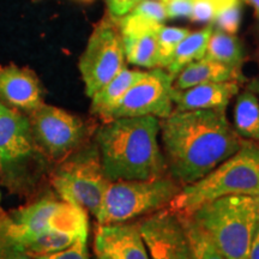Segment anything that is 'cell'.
I'll return each instance as SVG.
<instances>
[{
	"label": "cell",
	"mask_w": 259,
	"mask_h": 259,
	"mask_svg": "<svg viewBox=\"0 0 259 259\" xmlns=\"http://www.w3.org/2000/svg\"><path fill=\"white\" fill-rule=\"evenodd\" d=\"M205 58L225 64L232 69L242 71L246 52L240 38L235 34L213 30L210 35Z\"/></svg>",
	"instance_id": "ffe728a7"
},
{
	"label": "cell",
	"mask_w": 259,
	"mask_h": 259,
	"mask_svg": "<svg viewBox=\"0 0 259 259\" xmlns=\"http://www.w3.org/2000/svg\"><path fill=\"white\" fill-rule=\"evenodd\" d=\"M198 225L226 259H248L259 226V196H226L186 213Z\"/></svg>",
	"instance_id": "277c9868"
},
{
	"label": "cell",
	"mask_w": 259,
	"mask_h": 259,
	"mask_svg": "<svg viewBox=\"0 0 259 259\" xmlns=\"http://www.w3.org/2000/svg\"><path fill=\"white\" fill-rule=\"evenodd\" d=\"M241 83L236 80L219 83H205L186 89L171 90L174 111H202L219 109L226 111L232 99L240 92Z\"/></svg>",
	"instance_id": "9a60e30c"
},
{
	"label": "cell",
	"mask_w": 259,
	"mask_h": 259,
	"mask_svg": "<svg viewBox=\"0 0 259 259\" xmlns=\"http://www.w3.org/2000/svg\"><path fill=\"white\" fill-rule=\"evenodd\" d=\"M94 250L112 259H150L138 222L111 223L96 227Z\"/></svg>",
	"instance_id": "5bb4252c"
},
{
	"label": "cell",
	"mask_w": 259,
	"mask_h": 259,
	"mask_svg": "<svg viewBox=\"0 0 259 259\" xmlns=\"http://www.w3.org/2000/svg\"><path fill=\"white\" fill-rule=\"evenodd\" d=\"M139 2H142V0H139Z\"/></svg>",
	"instance_id": "f35d334b"
},
{
	"label": "cell",
	"mask_w": 259,
	"mask_h": 259,
	"mask_svg": "<svg viewBox=\"0 0 259 259\" xmlns=\"http://www.w3.org/2000/svg\"><path fill=\"white\" fill-rule=\"evenodd\" d=\"M0 259H34L19 246L0 235Z\"/></svg>",
	"instance_id": "4316f807"
},
{
	"label": "cell",
	"mask_w": 259,
	"mask_h": 259,
	"mask_svg": "<svg viewBox=\"0 0 259 259\" xmlns=\"http://www.w3.org/2000/svg\"><path fill=\"white\" fill-rule=\"evenodd\" d=\"M257 231H259V226H258V229H257Z\"/></svg>",
	"instance_id": "8d00e7d4"
},
{
	"label": "cell",
	"mask_w": 259,
	"mask_h": 259,
	"mask_svg": "<svg viewBox=\"0 0 259 259\" xmlns=\"http://www.w3.org/2000/svg\"><path fill=\"white\" fill-rule=\"evenodd\" d=\"M233 127L241 138L259 143V100L250 89L238 94Z\"/></svg>",
	"instance_id": "44dd1931"
},
{
	"label": "cell",
	"mask_w": 259,
	"mask_h": 259,
	"mask_svg": "<svg viewBox=\"0 0 259 259\" xmlns=\"http://www.w3.org/2000/svg\"><path fill=\"white\" fill-rule=\"evenodd\" d=\"M161 2H164V0H161Z\"/></svg>",
	"instance_id": "74e56055"
},
{
	"label": "cell",
	"mask_w": 259,
	"mask_h": 259,
	"mask_svg": "<svg viewBox=\"0 0 259 259\" xmlns=\"http://www.w3.org/2000/svg\"><path fill=\"white\" fill-rule=\"evenodd\" d=\"M119 25L124 44L125 59L127 63L150 70L158 67L157 31L161 27Z\"/></svg>",
	"instance_id": "2e32d148"
},
{
	"label": "cell",
	"mask_w": 259,
	"mask_h": 259,
	"mask_svg": "<svg viewBox=\"0 0 259 259\" xmlns=\"http://www.w3.org/2000/svg\"><path fill=\"white\" fill-rule=\"evenodd\" d=\"M208 2L216 9V11L219 12L220 10H222L223 8H226V6L233 4V3H235L236 0H208Z\"/></svg>",
	"instance_id": "f546056e"
},
{
	"label": "cell",
	"mask_w": 259,
	"mask_h": 259,
	"mask_svg": "<svg viewBox=\"0 0 259 259\" xmlns=\"http://www.w3.org/2000/svg\"><path fill=\"white\" fill-rule=\"evenodd\" d=\"M145 73L147 71L131 70L125 66L114 78L109 80L106 85H103L99 92H96L90 97L92 99V105H90L92 114L101 119L103 122L108 120L111 113L120 103L127 90L142 77H144Z\"/></svg>",
	"instance_id": "ac0fdd59"
},
{
	"label": "cell",
	"mask_w": 259,
	"mask_h": 259,
	"mask_svg": "<svg viewBox=\"0 0 259 259\" xmlns=\"http://www.w3.org/2000/svg\"><path fill=\"white\" fill-rule=\"evenodd\" d=\"M191 32L189 28L166 27L161 25L157 31L158 45V67L166 69L169 65L174 51L183 38H185Z\"/></svg>",
	"instance_id": "603a6c76"
},
{
	"label": "cell",
	"mask_w": 259,
	"mask_h": 259,
	"mask_svg": "<svg viewBox=\"0 0 259 259\" xmlns=\"http://www.w3.org/2000/svg\"><path fill=\"white\" fill-rule=\"evenodd\" d=\"M0 102L25 115L44 105V89L34 71L15 64L0 66Z\"/></svg>",
	"instance_id": "4fadbf2b"
},
{
	"label": "cell",
	"mask_w": 259,
	"mask_h": 259,
	"mask_svg": "<svg viewBox=\"0 0 259 259\" xmlns=\"http://www.w3.org/2000/svg\"><path fill=\"white\" fill-rule=\"evenodd\" d=\"M229 80H236L242 84L245 82L244 73L240 70L232 69L225 64L204 57L203 59L187 65L177 74L173 82V88L186 89L199 84L229 82Z\"/></svg>",
	"instance_id": "e0dca14e"
},
{
	"label": "cell",
	"mask_w": 259,
	"mask_h": 259,
	"mask_svg": "<svg viewBox=\"0 0 259 259\" xmlns=\"http://www.w3.org/2000/svg\"><path fill=\"white\" fill-rule=\"evenodd\" d=\"M96 259H112V258L107 257V255H103V254H96Z\"/></svg>",
	"instance_id": "e575fe53"
},
{
	"label": "cell",
	"mask_w": 259,
	"mask_h": 259,
	"mask_svg": "<svg viewBox=\"0 0 259 259\" xmlns=\"http://www.w3.org/2000/svg\"><path fill=\"white\" fill-rule=\"evenodd\" d=\"M255 19H257V21H255V24L253 25V30H252V32H253V37L255 42L259 45V17Z\"/></svg>",
	"instance_id": "d6a6232c"
},
{
	"label": "cell",
	"mask_w": 259,
	"mask_h": 259,
	"mask_svg": "<svg viewBox=\"0 0 259 259\" xmlns=\"http://www.w3.org/2000/svg\"><path fill=\"white\" fill-rule=\"evenodd\" d=\"M79 2H83V3H92L94 0H79Z\"/></svg>",
	"instance_id": "d590c367"
},
{
	"label": "cell",
	"mask_w": 259,
	"mask_h": 259,
	"mask_svg": "<svg viewBox=\"0 0 259 259\" xmlns=\"http://www.w3.org/2000/svg\"><path fill=\"white\" fill-rule=\"evenodd\" d=\"M242 2L247 3L248 5L252 6L254 12V17L258 18L259 17V0H242Z\"/></svg>",
	"instance_id": "4dcf8cb0"
},
{
	"label": "cell",
	"mask_w": 259,
	"mask_h": 259,
	"mask_svg": "<svg viewBox=\"0 0 259 259\" xmlns=\"http://www.w3.org/2000/svg\"><path fill=\"white\" fill-rule=\"evenodd\" d=\"M138 225L150 259H192L189 239L176 211L158 210Z\"/></svg>",
	"instance_id": "7c38bea8"
},
{
	"label": "cell",
	"mask_w": 259,
	"mask_h": 259,
	"mask_svg": "<svg viewBox=\"0 0 259 259\" xmlns=\"http://www.w3.org/2000/svg\"><path fill=\"white\" fill-rule=\"evenodd\" d=\"M88 215L79 206L47 194L11 211L0 206V235L35 258L88 238Z\"/></svg>",
	"instance_id": "7a4b0ae2"
},
{
	"label": "cell",
	"mask_w": 259,
	"mask_h": 259,
	"mask_svg": "<svg viewBox=\"0 0 259 259\" xmlns=\"http://www.w3.org/2000/svg\"><path fill=\"white\" fill-rule=\"evenodd\" d=\"M162 3L164 5L168 19L180 17L190 18L193 0H164Z\"/></svg>",
	"instance_id": "484cf974"
},
{
	"label": "cell",
	"mask_w": 259,
	"mask_h": 259,
	"mask_svg": "<svg viewBox=\"0 0 259 259\" xmlns=\"http://www.w3.org/2000/svg\"><path fill=\"white\" fill-rule=\"evenodd\" d=\"M106 3L109 14L118 18L128 14L138 4L139 0H106Z\"/></svg>",
	"instance_id": "83f0119b"
},
{
	"label": "cell",
	"mask_w": 259,
	"mask_h": 259,
	"mask_svg": "<svg viewBox=\"0 0 259 259\" xmlns=\"http://www.w3.org/2000/svg\"><path fill=\"white\" fill-rule=\"evenodd\" d=\"M158 135L160 119L155 116L103 122L95 134V143L107 178L111 181L148 180L166 176V158Z\"/></svg>",
	"instance_id": "3957f363"
},
{
	"label": "cell",
	"mask_w": 259,
	"mask_h": 259,
	"mask_svg": "<svg viewBox=\"0 0 259 259\" xmlns=\"http://www.w3.org/2000/svg\"><path fill=\"white\" fill-rule=\"evenodd\" d=\"M189 239L192 259H226L210 236L186 213H178Z\"/></svg>",
	"instance_id": "7402d4cb"
},
{
	"label": "cell",
	"mask_w": 259,
	"mask_h": 259,
	"mask_svg": "<svg viewBox=\"0 0 259 259\" xmlns=\"http://www.w3.org/2000/svg\"><path fill=\"white\" fill-rule=\"evenodd\" d=\"M241 18V0H236L233 4L220 10L209 25L213 30L228 32V34H236L239 28H240Z\"/></svg>",
	"instance_id": "cb8c5ba5"
},
{
	"label": "cell",
	"mask_w": 259,
	"mask_h": 259,
	"mask_svg": "<svg viewBox=\"0 0 259 259\" xmlns=\"http://www.w3.org/2000/svg\"><path fill=\"white\" fill-rule=\"evenodd\" d=\"M254 60H255V63H257L258 69H259V47L257 48V51H255V53H254Z\"/></svg>",
	"instance_id": "836d02e7"
},
{
	"label": "cell",
	"mask_w": 259,
	"mask_h": 259,
	"mask_svg": "<svg viewBox=\"0 0 259 259\" xmlns=\"http://www.w3.org/2000/svg\"><path fill=\"white\" fill-rule=\"evenodd\" d=\"M248 259H259V231L255 232V235H254L253 242H252Z\"/></svg>",
	"instance_id": "f1b7e54d"
},
{
	"label": "cell",
	"mask_w": 259,
	"mask_h": 259,
	"mask_svg": "<svg viewBox=\"0 0 259 259\" xmlns=\"http://www.w3.org/2000/svg\"><path fill=\"white\" fill-rule=\"evenodd\" d=\"M259 196V143L242 138L241 145L202 179L181 187L168 208L189 213L226 196Z\"/></svg>",
	"instance_id": "5b68a950"
},
{
	"label": "cell",
	"mask_w": 259,
	"mask_h": 259,
	"mask_svg": "<svg viewBox=\"0 0 259 259\" xmlns=\"http://www.w3.org/2000/svg\"><path fill=\"white\" fill-rule=\"evenodd\" d=\"M212 32V28L208 25L204 29L197 31H191L185 38H183L178 47L174 51L173 57H171L170 63L166 67L168 73L170 74L173 78L180 72L184 67L194 61L203 59L205 57L206 47H208V42L210 35Z\"/></svg>",
	"instance_id": "d6986e66"
},
{
	"label": "cell",
	"mask_w": 259,
	"mask_h": 259,
	"mask_svg": "<svg viewBox=\"0 0 259 259\" xmlns=\"http://www.w3.org/2000/svg\"><path fill=\"white\" fill-rule=\"evenodd\" d=\"M50 183L60 199L96 218L111 180L103 170L95 142L85 143L51 170Z\"/></svg>",
	"instance_id": "52a82bcc"
},
{
	"label": "cell",
	"mask_w": 259,
	"mask_h": 259,
	"mask_svg": "<svg viewBox=\"0 0 259 259\" xmlns=\"http://www.w3.org/2000/svg\"><path fill=\"white\" fill-rule=\"evenodd\" d=\"M247 89H250L251 92H253L255 95L259 96V79H252L250 83H248Z\"/></svg>",
	"instance_id": "1f68e13d"
},
{
	"label": "cell",
	"mask_w": 259,
	"mask_h": 259,
	"mask_svg": "<svg viewBox=\"0 0 259 259\" xmlns=\"http://www.w3.org/2000/svg\"><path fill=\"white\" fill-rule=\"evenodd\" d=\"M47 163L32 138L28 115L0 102V185L12 194L29 196Z\"/></svg>",
	"instance_id": "8992f818"
},
{
	"label": "cell",
	"mask_w": 259,
	"mask_h": 259,
	"mask_svg": "<svg viewBox=\"0 0 259 259\" xmlns=\"http://www.w3.org/2000/svg\"><path fill=\"white\" fill-rule=\"evenodd\" d=\"M28 119L35 144L48 163H59L88 143V125L58 107L44 103Z\"/></svg>",
	"instance_id": "30bf717a"
},
{
	"label": "cell",
	"mask_w": 259,
	"mask_h": 259,
	"mask_svg": "<svg viewBox=\"0 0 259 259\" xmlns=\"http://www.w3.org/2000/svg\"><path fill=\"white\" fill-rule=\"evenodd\" d=\"M168 174L185 186L202 179L240 148L226 111H174L160 120Z\"/></svg>",
	"instance_id": "6da1fadb"
},
{
	"label": "cell",
	"mask_w": 259,
	"mask_h": 259,
	"mask_svg": "<svg viewBox=\"0 0 259 259\" xmlns=\"http://www.w3.org/2000/svg\"><path fill=\"white\" fill-rule=\"evenodd\" d=\"M125 61L118 18L107 12L94 28L79 59L78 67L87 96L92 97L114 78L125 67Z\"/></svg>",
	"instance_id": "9c48e42d"
},
{
	"label": "cell",
	"mask_w": 259,
	"mask_h": 259,
	"mask_svg": "<svg viewBox=\"0 0 259 259\" xmlns=\"http://www.w3.org/2000/svg\"><path fill=\"white\" fill-rule=\"evenodd\" d=\"M174 78L164 69H151L127 90L108 120L132 116L164 119L173 112L171 100Z\"/></svg>",
	"instance_id": "8fae6325"
},
{
	"label": "cell",
	"mask_w": 259,
	"mask_h": 259,
	"mask_svg": "<svg viewBox=\"0 0 259 259\" xmlns=\"http://www.w3.org/2000/svg\"><path fill=\"white\" fill-rule=\"evenodd\" d=\"M181 187L170 176L148 180L111 181L96 220L100 225L130 222L168 208Z\"/></svg>",
	"instance_id": "ba28073f"
},
{
	"label": "cell",
	"mask_w": 259,
	"mask_h": 259,
	"mask_svg": "<svg viewBox=\"0 0 259 259\" xmlns=\"http://www.w3.org/2000/svg\"><path fill=\"white\" fill-rule=\"evenodd\" d=\"M34 259H89L88 238L79 239L74 244L61 251L37 255Z\"/></svg>",
	"instance_id": "d4e9b609"
}]
</instances>
